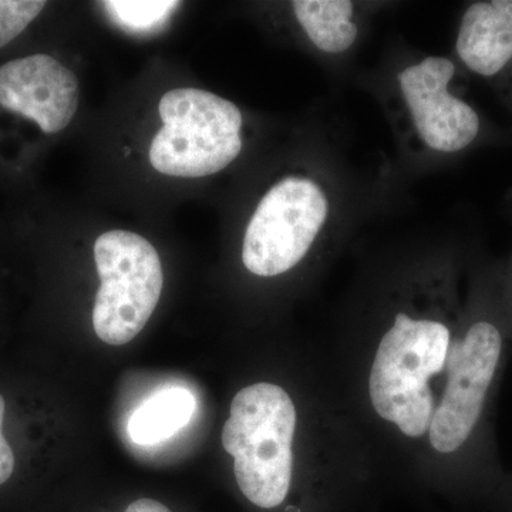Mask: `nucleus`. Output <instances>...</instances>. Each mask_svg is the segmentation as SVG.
Wrapping results in <instances>:
<instances>
[{
  "label": "nucleus",
  "mask_w": 512,
  "mask_h": 512,
  "mask_svg": "<svg viewBox=\"0 0 512 512\" xmlns=\"http://www.w3.org/2000/svg\"><path fill=\"white\" fill-rule=\"evenodd\" d=\"M296 410L289 394L272 383L239 390L222 430V446L234 457L242 494L256 507L284 503L292 481Z\"/></svg>",
  "instance_id": "obj_1"
},
{
  "label": "nucleus",
  "mask_w": 512,
  "mask_h": 512,
  "mask_svg": "<svg viewBox=\"0 0 512 512\" xmlns=\"http://www.w3.org/2000/svg\"><path fill=\"white\" fill-rule=\"evenodd\" d=\"M328 212L325 192L309 178L278 181L249 220L242 247L245 268L258 276L288 272L308 254Z\"/></svg>",
  "instance_id": "obj_5"
},
{
  "label": "nucleus",
  "mask_w": 512,
  "mask_h": 512,
  "mask_svg": "<svg viewBox=\"0 0 512 512\" xmlns=\"http://www.w3.org/2000/svg\"><path fill=\"white\" fill-rule=\"evenodd\" d=\"M0 106L35 121L47 134L59 133L79 107V82L52 56L12 60L0 67Z\"/></svg>",
  "instance_id": "obj_8"
},
{
  "label": "nucleus",
  "mask_w": 512,
  "mask_h": 512,
  "mask_svg": "<svg viewBox=\"0 0 512 512\" xmlns=\"http://www.w3.org/2000/svg\"><path fill=\"white\" fill-rule=\"evenodd\" d=\"M195 397L183 387H171L146 400L128 421V434L137 444H157L170 439L190 423Z\"/></svg>",
  "instance_id": "obj_10"
},
{
  "label": "nucleus",
  "mask_w": 512,
  "mask_h": 512,
  "mask_svg": "<svg viewBox=\"0 0 512 512\" xmlns=\"http://www.w3.org/2000/svg\"><path fill=\"white\" fill-rule=\"evenodd\" d=\"M456 66L446 57L430 56L399 74L400 89L421 140L431 150L457 153L480 131V117L466 101L448 93Z\"/></svg>",
  "instance_id": "obj_7"
},
{
  "label": "nucleus",
  "mask_w": 512,
  "mask_h": 512,
  "mask_svg": "<svg viewBox=\"0 0 512 512\" xmlns=\"http://www.w3.org/2000/svg\"><path fill=\"white\" fill-rule=\"evenodd\" d=\"M45 6L43 0H0V47L16 39Z\"/></svg>",
  "instance_id": "obj_13"
},
{
  "label": "nucleus",
  "mask_w": 512,
  "mask_h": 512,
  "mask_svg": "<svg viewBox=\"0 0 512 512\" xmlns=\"http://www.w3.org/2000/svg\"><path fill=\"white\" fill-rule=\"evenodd\" d=\"M451 335L434 320H414L404 313L383 336L377 349L369 392L373 407L407 437L430 429L434 400L429 379L446 366Z\"/></svg>",
  "instance_id": "obj_2"
},
{
  "label": "nucleus",
  "mask_w": 512,
  "mask_h": 512,
  "mask_svg": "<svg viewBox=\"0 0 512 512\" xmlns=\"http://www.w3.org/2000/svg\"><path fill=\"white\" fill-rule=\"evenodd\" d=\"M178 5V2H103L104 9L120 26L144 33L157 29Z\"/></svg>",
  "instance_id": "obj_12"
},
{
  "label": "nucleus",
  "mask_w": 512,
  "mask_h": 512,
  "mask_svg": "<svg viewBox=\"0 0 512 512\" xmlns=\"http://www.w3.org/2000/svg\"><path fill=\"white\" fill-rule=\"evenodd\" d=\"M504 349L503 330L485 319L474 322L463 338L451 342L446 389L429 429L431 446L439 453H456L477 433Z\"/></svg>",
  "instance_id": "obj_6"
},
{
  "label": "nucleus",
  "mask_w": 512,
  "mask_h": 512,
  "mask_svg": "<svg viewBox=\"0 0 512 512\" xmlns=\"http://www.w3.org/2000/svg\"><path fill=\"white\" fill-rule=\"evenodd\" d=\"M164 127L150 147V163L171 177H207L227 168L242 150V114L224 97L183 87L158 104Z\"/></svg>",
  "instance_id": "obj_3"
},
{
  "label": "nucleus",
  "mask_w": 512,
  "mask_h": 512,
  "mask_svg": "<svg viewBox=\"0 0 512 512\" xmlns=\"http://www.w3.org/2000/svg\"><path fill=\"white\" fill-rule=\"evenodd\" d=\"M126 512H173L164 504L158 503L151 498H140L128 505Z\"/></svg>",
  "instance_id": "obj_15"
},
{
  "label": "nucleus",
  "mask_w": 512,
  "mask_h": 512,
  "mask_svg": "<svg viewBox=\"0 0 512 512\" xmlns=\"http://www.w3.org/2000/svg\"><path fill=\"white\" fill-rule=\"evenodd\" d=\"M457 55L471 72L493 77L512 60V0L468 6L461 19Z\"/></svg>",
  "instance_id": "obj_9"
},
{
  "label": "nucleus",
  "mask_w": 512,
  "mask_h": 512,
  "mask_svg": "<svg viewBox=\"0 0 512 512\" xmlns=\"http://www.w3.org/2000/svg\"><path fill=\"white\" fill-rule=\"evenodd\" d=\"M94 261L101 282L93 308L94 332L107 345H127L140 335L160 301V256L146 238L116 229L97 238Z\"/></svg>",
  "instance_id": "obj_4"
},
{
  "label": "nucleus",
  "mask_w": 512,
  "mask_h": 512,
  "mask_svg": "<svg viewBox=\"0 0 512 512\" xmlns=\"http://www.w3.org/2000/svg\"><path fill=\"white\" fill-rule=\"evenodd\" d=\"M5 399L0 394V485L5 484L15 470V454L2 434L3 417H5Z\"/></svg>",
  "instance_id": "obj_14"
},
{
  "label": "nucleus",
  "mask_w": 512,
  "mask_h": 512,
  "mask_svg": "<svg viewBox=\"0 0 512 512\" xmlns=\"http://www.w3.org/2000/svg\"><path fill=\"white\" fill-rule=\"evenodd\" d=\"M293 12L313 45L326 53H342L355 43L357 26L350 20L348 0H296Z\"/></svg>",
  "instance_id": "obj_11"
}]
</instances>
